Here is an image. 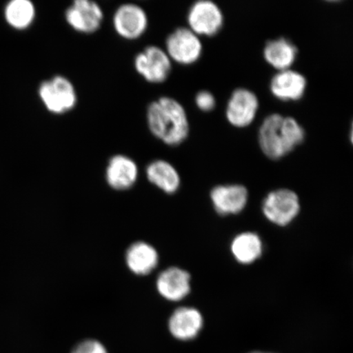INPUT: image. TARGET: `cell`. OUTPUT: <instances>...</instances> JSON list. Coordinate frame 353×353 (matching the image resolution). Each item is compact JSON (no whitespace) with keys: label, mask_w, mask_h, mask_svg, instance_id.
Instances as JSON below:
<instances>
[{"label":"cell","mask_w":353,"mask_h":353,"mask_svg":"<svg viewBox=\"0 0 353 353\" xmlns=\"http://www.w3.org/2000/svg\"><path fill=\"white\" fill-rule=\"evenodd\" d=\"M38 94L44 108L54 114L68 113L77 104L76 88L70 79L60 74L43 81Z\"/></svg>","instance_id":"3"},{"label":"cell","mask_w":353,"mask_h":353,"mask_svg":"<svg viewBox=\"0 0 353 353\" xmlns=\"http://www.w3.org/2000/svg\"><path fill=\"white\" fill-rule=\"evenodd\" d=\"M145 174L150 183L167 194L178 191L181 179L174 166L164 160L154 161L145 169Z\"/></svg>","instance_id":"18"},{"label":"cell","mask_w":353,"mask_h":353,"mask_svg":"<svg viewBox=\"0 0 353 353\" xmlns=\"http://www.w3.org/2000/svg\"><path fill=\"white\" fill-rule=\"evenodd\" d=\"M37 10L30 0H12L4 8V17L13 29L23 30L33 24Z\"/></svg>","instance_id":"20"},{"label":"cell","mask_w":353,"mask_h":353,"mask_svg":"<svg viewBox=\"0 0 353 353\" xmlns=\"http://www.w3.org/2000/svg\"><path fill=\"white\" fill-rule=\"evenodd\" d=\"M297 55V47L284 37L268 41L263 50V57L267 63L279 70L290 69Z\"/></svg>","instance_id":"17"},{"label":"cell","mask_w":353,"mask_h":353,"mask_svg":"<svg viewBox=\"0 0 353 353\" xmlns=\"http://www.w3.org/2000/svg\"><path fill=\"white\" fill-rule=\"evenodd\" d=\"M251 353H265V352H251Z\"/></svg>","instance_id":"23"},{"label":"cell","mask_w":353,"mask_h":353,"mask_svg":"<svg viewBox=\"0 0 353 353\" xmlns=\"http://www.w3.org/2000/svg\"><path fill=\"white\" fill-rule=\"evenodd\" d=\"M259 107L258 97L245 88H236L229 99L226 117L233 126L244 128L252 123Z\"/></svg>","instance_id":"10"},{"label":"cell","mask_w":353,"mask_h":353,"mask_svg":"<svg viewBox=\"0 0 353 353\" xmlns=\"http://www.w3.org/2000/svg\"><path fill=\"white\" fill-rule=\"evenodd\" d=\"M203 322L201 313L197 309L182 307L171 315L169 329L171 334L179 341H191L200 332Z\"/></svg>","instance_id":"15"},{"label":"cell","mask_w":353,"mask_h":353,"mask_svg":"<svg viewBox=\"0 0 353 353\" xmlns=\"http://www.w3.org/2000/svg\"><path fill=\"white\" fill-rule=\"evenodd\" d=\"M212 202L221 215L240 213L248 201V191L239 184L220 185L210 193Z\"/></svg>","instance_id":"12"},{"label":"cell","mask_w":353,"mask_h":353,"mask_svg":"<svg viewBox=\"0 0 353 353\" xmlns=\"http://www.w3.org/2000/svg\"><path fill=\"white\" fill-rule=\"evenodd\" d=\"M223 21L222 10L210 0H199L189 8L188 28L197 35L212 37L217 34L222 29Z\"/></svg>","instance_id":"8"},{"label":"cell","mask_w":353,"mask_h":353,"mask_svg":"<svg viewBox=\"0 0 353 353\" xmlns=\"http://www.w3.org/2000/svg\"><path fill=\"white\" fill-rule=\"evenodd\" d=\"M307 79L301 73L290 69L279 70L271 79L270 90L281 101H298L305 94Z\"/></svg>","instance_id":"14"},{"label":"cell","mask_w":353,"mask_h":353,"mask_svg":"<svg viewBox=\"0 0 353 353\" xmlns=\"http://www.w3.org/2000/svg\"><path fill=\"white\" fill-rule=\"evenodd\" d=\"M305 139V131L293 117L269 114L259 130V143L265 156L278 160L292 152Z\"/></svg>","instance_id":"2"},{"label":"cell","mask_w":353,"mask_h":353,"mask_svg":"<svg viewBox=\"0 0 353 353\" xmlns=\"http://www.w3.org/2000/svg\"><path fill=\"white\" fill-rule=\"evenodd\" d=\"M147 123L154 138L171 147L182 144L189 135L186 110L170 97H161L148 105Z\"/></svg>","instance_id":"1"},{"label":"cell","mask_w":353,"mask_h":353,"mask_svg":"<svg viewBox=\"0 0 353 353\" xmlns=\"http://www.w3.org/2000/svg\"><path fill=\"white\" fill-rule=\"evenodd\" d=\"M125 261L130 270L139 276L150 274L159 263V254L156 249L147 242L137 241L128 248Z\"/></svg>","instance_id":"16"},{"label":"cell","mask_w":353,"mask_h":353,"mask_svg":"<svg viewBox=\"0 0 353 353\" xmlns=\"http://www.w3.org/2000/svg\"><path fill=\"white\" fill-rule=\"evenodd\" d=\"M72 353H108L105 347L100 342L94 339H88L79 343Z\"/></svg>","instance_id":"22"},{"label":"cell","mask_w":353,"mask_h":353,"mask_svg":"<svg viewBox=\"0 0 353 353\" xmlns=\"http://www.w3.org/2000/svg\"><path fill=\"white\" fill-rule=\"evenodd\" d=\"M137 73L145 81L161 83L169 78L172 70V61L163 48L150 46L137 54L134 59Z\"/></svg>","instance_id":"5"},{"label":"cell","mask_w":353,"mask_h":353,"mask_svg":"<svg viewBox=\"0 0 353 353\" xmlns=\"http://www.w3.org/2000/svg\"><path fill=\"white\" fill-rule=\"evenodd\" d=\"M157 288L163 298L169 301H180L191 291V276L179 268H167L159 275Z\"/></svg>","instance_id":"13"},{"label":"cell","mask_w":353,"mask_h":353,"mask_svg":"<svg viewBox=\"0 0 353 353\" xmlns=\"http://www.w3.org/2000/svg\"><path fill=\"white\" fill-rule=\"evenodd\" d=\"M65 19L76 32L94 34L103 25L104 13L98 3L91 0H76L66 8Z\"/></svg>","instance_id":"9"},{"label":"cell","mask_w":353,"mask_h":353,"mask_svg":"<svg viewBox=\"0 0 353 353\" xmlns=\"http://www.w3.org/2000/svg\"><path fill=\"white\" fill-rule=\"evenodd\" d=\"M300 205L297 194L289 189H279L264 199L263 211L270 222L286 226L296 218Z\"/></svg>","instance_id":"6"},{"label":"cell","mask_w":353,"mask_h":353,"mask_svg":"<svg viewBox=\"0 0 353 353\" xmlns=\"http://www.w3.org/2000/svg\"><path fill=\"white\" fill-rule=\"evenodd\" d=\"M231 248L237 262L250 264L255 262L261 256L263 243L257 234L245 232L235 237Z\"/></svg>","instance_id":"19"},{"label":"cell","mask_w":353,"mask_h":353,"mask_svg":"<svg viewBox=\"0 0 353 353\" xmlns=\"http://www.w3.org/2000/svg\"><path fill=\"white\" fill-rule=\"evenodd\" d=\"M195 101L197 108L202 112H211L216 107V99L210 91L201 90L198 92Z\"/></svg>","instance_id":"21"},{"label":"cell","mask_w":353,"mask_h":353,"mask_svg":"<svg viewBox=\"0 0 353 353\" xmlns=\"http://www.w3.org/2000/svg\"><path fill=\"white\" fill-rule=\"evenodd\" d=\"M165 51L171 61L181 65H191L200 59L203 46L199 35L192 30L179 28L167 37Z\"/></svg>","instance_id":"4"},{"label":"cell","mask_w":353,"mask_h":353,"mask_svg":"<svg viewBox=\"0 0 353 353\" xmlns=\"http://www.w3.org/2000/svg\"><path fill=\"white\" fill-rule=\"evenodd\" d=\"M112 23L119 37L127 41H135L147 32L148 17L138 4L123 3L114 12Z\"/></svg>","instance_id":"7"},{"label":"cell","mask_w":353,"mask_h":353,"mask_svg":"<svg viewBox=\"0 0 353 353\" xmlns=\"http://www.w3.org/2000/svg\"><path fill=\"white\" fill-rule=\"evenodd\" d=\"M139 167L132 158L118 154L110 159L105 169V180L117 191H126L136 183Z\"/></svg>","instance_id":"11"}]
</instances>
